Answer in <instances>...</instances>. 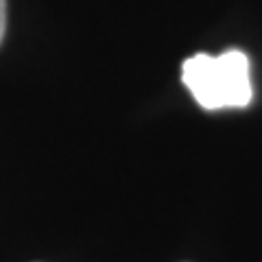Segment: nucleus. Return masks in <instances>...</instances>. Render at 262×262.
Returning <instances> with one entry per match:
<instances>
[{"instance_id": "obj_1", "label": "nucleus", "mask_w": 262, "mask_h": 262, "mask_svg": "<svg viewBox=\"0 0 262 262\" xmlns=\"http://www.w3.org/2000/svg\"><path fill=\"white\" fill-rule=\"evenodd\" d=\"M182 81L203 110L247 107L253 96L249 57L243 51H225L212 57L199 53L182 66Z\"/></svg>"}, {"instance_id": "obj_2", "label": "nucleus", "mask_w": 262, "mask_h": 262, "mask_svg": "<svg viewBox=\"0 0 262 262\" xmlns=\"http://www.w3.org/2000/svg\"><path fill=\"white\" fill-rule=\"evenodd\" d=\"M5 29H7V0H0V42H3Z\"/></svg>"}]
</instances>
